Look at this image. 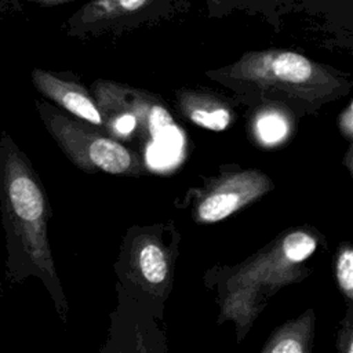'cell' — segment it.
<instances>
[{"instance_id": "obj_5", "label": "cell", "mask_w": 353, "mask_h": 353, "mask_svg": "<svg viewBox=\"0 0 353 353\" xmlns=\"http://www.w3.org/2000/svg\"><path fill=\"white\" fill-rule=\"evenodd\" d=\"M186 0H90L65 23L74 37L120 34L171 18Z\"/></svg>"}, {"instance_id": "obj_3", "label": "cell", "mask_w": 353, "mask_h": 353, "mask_svg": "<svg viewBox=\"0 0 353 353\" xmlns=\"http://www.w3.org/2000/svg\"><path fill=\"white\" fill-rule=\"evenodd\" d=\"M316 248L317 239L307 230L295 229L279 236L223 280L221 319L234 321L239 338L244 336L263 310L265 299L303 277V265Z\"/></svg>"}, {"instance_id": "obj_10", "label": "cell", "mask_w": 353, "mask_h": 353, "mask_svg": "<svg viewBox=\"0 0 353 353\" xmlns=\"http://www.w3.org/2000/svg\"><path fill=\"white\" fill-rule=\"evenodd\" d=\"M181 113L193 124L211 131H223L230 125V108L218 97L203 90L183 88L176 92Z\"/></svg>"}, {"instance_id": "obj_4", "label": "cell", "mask_w": 353, "mask_h": 353, "mask_svg": "<svg viewBox=\"0 0 353 353\" xmlns=\"http://www.w3.org/2000/svg\"><path fill=\"white\" fill-rule=\"evenodd\" d=\"M34 105L48 134L80 170L91 174H142L143 164L139 156L102 127L77 119L46 99H36Z\"/></svg>"}, {"instance_id": "obj_8", "label": "cell", "mask_w": 353, "mask_h": 353, "mask_svg": "<svg viewBox=\"0 0 353 353\" xmlns=\"http://www.w3.org/2000/svg\"><path fill=\"white\" fill-rule=\"evenodd\" d=\"M32 83L46 99L54 102L59 109L102 127V116L94 97L74 79L63 73L34 68L32 70Z\"/></svg>"}, {"instance_id": "obj_1", "label": "cell", "mask_w": 353, "mask_h": 353, "mask_svg": "<svg viewBox=\"0 0 353 353\" xmlns=\"http://www.w3.org/2000/svg\"><path fill=\"white\" fill-rule=\"evenodd\" d=\"M0 215L8 281L37 277L65 319L68 303L48 240L50 201L28 154L7 131L0 134Z\"/></svg>"}, {"instance_id": "obj_11", "label": "cell", "mask_w": 353, "mask_h": 353, "mask_svg": "<svg viewBox=\"0 0 353 353\" xmlns=\"http://www.w3.org/2000/svg\"><path fill=\"white\" fill-rule=\"evenodd\" d=\"M294 12L321 19V28L341 46H352L353 0H298Z\"/></svg>"}, {"instance_id": "obj_15", "label": "cell", "mask_w": 353, "mask_h": 353, "mask_svg": "<svg viewBox=\"0 0 353 353\" xmlns=\"http://www.w3.org/2000/svg\"><path fill=\"white\" fill-rule=\"evenodd\" d=\"M335 276L339 290L347 299L353 298V250L345 243L339 247L335 259Z\"/></svg>"}, {"instance_id": "obj_7", "label": "cell", "mask_w": 353, "mask_h": 353, "mask_svg": "<svg viewBox=\"0 0 353 353\" xmlns=\"http://www.w3.org/2000/svg\"><path fill=\"white\" fill-rule=\"evenodd\" d=\"M273 189L269 176L258 170H244L218 178L203 193L194 218L200 223H216Z\"/></svg>"}, {"instance_id": "obj_13", "label": "cell", "mask_w": 353, "mask_h": 353, "mask_svg": "<svg viewBox=\"0 0 353 353\" xmlns=\"http://www.w3.org/2000/svg\"><path fill=\"white\" fill-rule=\"evenodd\" d=\"M314 314L306 310L298 319L280 325L262 347L263 353H307L313 343Z\"/></svg>"}, {"instance_id": "obj_2", "label": "cell", "mask_w": 353, "mask_h": 353, "mask_svg": "<svg viewBox=\"0 0 353 353\" xmlns=\"http://www.w3.org/2000/svg\"><path fill=\"white\" fill-rule=\"evenodd\" d=\"M205 74L247 101L277 102L302 113L319 110L352 87L338 69L287 48L247 51Z\"/></svg>"}, {"instance_id": "obj_16", "label": "cell", "mask_w": 353, "mask_h": 353, "mask_svg": "<svg viewBox=\"0 0 353 353\" xmlns=\"http://www.w3.org/2000/svg\"><path fill=\"white\" fill-rule=\"evenodd\" d=\"M338 127L341 132L352 141L353 138V103L349 102L338 117Z\"/></svg>"}, {"instance_id": "obj_17", "label": "cell", "mask_w": 353, "mask_h": 353, "mask_svg": "<svg viewBox=\"0 0 353 353\" xmlns=\"http://www.w3.org/2000/svg\"><path fill=\"white\" fill-rule=\"evenodd\" d=\"M29 1L43 6V7H52V6H59V4H65V3H70V1H76V0H29Z\"/></svg>"}, {"instance_id": "obj_9", "label": "cell", "mask_w": 353, "mask_h": 353, "mask_svg": "<svg viewBox=\"0 0 353 353\" xmlns=\"http://www.w3.org/2000/svg\"><path fill=\"white\" fill-rule=\"evenodd\" d=\"M134 281L152 294L163 295L171 277V263L164 245L153 237L135 240L130 254Z\"/></svg>"}, {"instance_id": "obj_12", "label": "cell", "mask_w": 353, "mask_h": 353, "mask_svg": "<svg viewBox=\"0 0 353 353\" xmlns=\"http://www.w3.org/2000/svg\"><path fill=\"white\" fill-rule=\"evenodd\" d=\"M207 15L212 19L225 18L236 11L261 17L274 30H280L283 18L294 12L298 0H204Z\"/></svg>"}, {"instance_id": "obj_14", "label": "cell", "mask_w": 353, "mask_h": 353, "mask_svg": "<svg viewBox=\"0 0 353 353\" xmlns=\"http://www.w3.org/2000/svg\"><path fill=\"white\" fill-rule=\"evenodd\" d=\"M255 132L262 142L273 145L287 137L288 123L277 109H266L255 119Z\"/></svg>"}, {"instance_id": "obj_6", "label": "cell", "mask_w": 353, "mask_h": 353, "mask_svg": "<svg viewBox=\"0 0 353 353\" xmlns=\"http://www.w3.org/2000/svg\"><path fill=\"white\" fill-rule=\"evenodd\" d=\"M91 90L99 110L114 109L135 117L139 139L143 142L152 143L178 132L167 106L148 91L103 79L95 80Z\"/></svg>"}]
</instances>
